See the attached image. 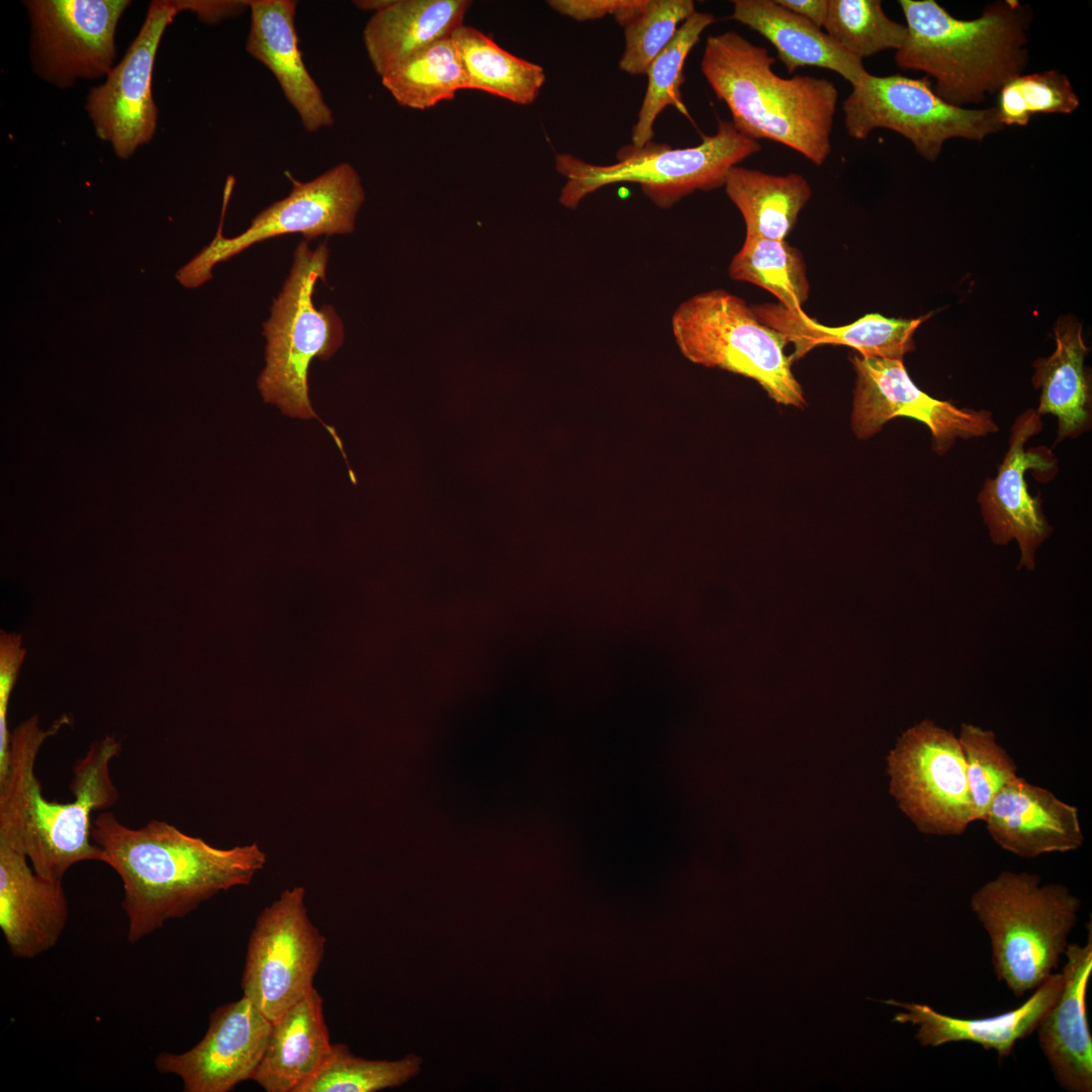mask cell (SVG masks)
Segmentation results:
<instances>
[{
	"instance_id": "cell-20",
	"label": "cell",
	"mask_w": 1092,
	"mask_h": 1092,
	"mask_svg": "<svg viewBox=\"0 0 1092 1092\" xmlns=\"http://www.w3.org/2000/svg\"><path fill=\"white\" fill-rule=\"evenodd\" d=\"M1064 954L1062 991L1035 1029L1058 1084L1069 1092H1091L1092 1035L1086 1008L1092 973L1091 924L1087 942L1068 944Z\"/></svg>"
},
{
	"instance_id": "cell-6",
	"label": "cell",
	"mask_w": 1092,
	"mask_h": 1092,
	"mask_svg": "<svg viewBox=\"0 0 1092 1092\" xmlns=\"http://www.w3.org/2000/svg\"><path fill=\"white\" fill-rule=\"evenodd\" d=\"M329 257L326 243L310 250L306 241L300 242L294 250L288 277L273 299L270 317L263 323L266 364L258 378V388L265 402L303 420L321 421L308 396L310 362L315 357L331 358L345 338L343 323L335 308L331 304L315 307L313 303L316 282H326ZM321 423L343 450L334 429Z\"/></svg>"
},
{
	"instance_id": "cell-16",
	"label": "cell",
	"mask_w": 1092,
	"mask_h": 1092,
	"mask_svg": "<svg viewBox=\"0 0 1092 1092\" xmlns=\"http://www.w3.org/2000/svg\"><path fill=\"white\" fill-rule=\"evenodd\" d=\"M1040 415L1034 408L1020 414L1011 427L1008 449L998 466L997 475L987 478L978 496L983 521L992 542L1007 545L1017 542L1018 568L1033 570L1037 549L1053 529L1041 508L1039 494L1031 496L1025 472L1036 469L1048 478L1057 471V459L1045 447L1025 450L1027 441L1042 430Z\"/></svg>"
},
{
	"instance_id": "cell-35",
	"label": "cell",
	"mask_w": 1092,
	"mask_h": 1092,
	"mask_svg": "<svg viewBox=\"0 0 1092 1092\" xmlns=\"http://www.w3.org/2000/svg\"><path fill=\"white\" fill-rule=\"evenodd\" d=\"M1079 104L1068 77L1058 70H1049L1009 80L999 90L996 109L1003 126H1025L1034 114H1069Z\"/></svg>"
},
{
	"instance_id": "cell-26",
	"label": "cell",
	"mask_w": 1092,
	"mask_h": 1092,
	"mask_svg": "<svg viewBox=\"0 0 1092 1092\" xmlns=\"http://www.w3.org/2000/svg\"><path fill=\"white\" fill-rule=\"evenodd\" d=\"M467 0H393L373 13L363 41L375 72L382 77L433 42L450 37L463 25Z\"/></svg>"
},
{
	"instance_id": "cell-19",
	"label": "cell",
	"mask_w": 1092,
	"mask_h": 1092,
	"mask_svg": "<svg viewBox=\"0 0 1092 1092\" xmlns=\"http://www.w3.org/2000/svg\"><path fill=\"white\" fill-rule=\"evenodd\" d=\"M983 821L999 846L1021 857L1076 850L1084 840L1078 809L1020 777L995 796Z\"/></svg>"
},
{
	"instance_id": "cell-3",
	"label": "cell",
	"mask_w": 1092,
	"mask_h": 1092,
	"mask_svg": "<svg viewBox=\"0 0 1092 1092\" xmlns=\"http://www.w3.org/2000/svg\"><path fill=\"white\" fill-rule=\"evenodd\" d=\"M768 51L735 31L709 35L701 71L743 135L782 144L821 166L831 153L838 101L824 78L774 72Z\"/></svg>"
},
{
	"instance_id": "cell-15",
	"label": "cell",
	"mask_w": 1092,
	"mask_h": 1092,
	"mask_svg": "<svg viewBox=\"0 0 1092 1092\" xmlns=\"http://www.w3.org/2000/svg\"><path fill=\"white\" fill-rule=\"evenodd\" d=\"M173 0L152 1L139 33L120 62L85 105L99 139L120 159L129 158L155 132L158 108L152 91L155 58L167 26L178 14Z\"/></svg>"
},
{
	"instance_id": "cell-30",
	"label": "cell",
	"mask_w": 1092,
	"mask_h": 1092,
	"mask_svg": "<svg viewBox=\"0 0 1092 1092\" xmlns=\"http://www.w3.org/2000/svg\"><path fill=\"white\" fill-rule=\"evenodd\" d=\"M381 81L399 105L420 110L451 100L459 90L467 89L461 58L451 36L405 59Z\"/></svg>"
},
{
	"instance_id": "cell-28",
	"label": "cell",
	"mask_w": 1092,
	"mask_h": 1092,
	"mask_svg": "<svg viewBox=\"0 0 1092 1092\" xmlns=\"http://www.w3.org/2000/svg\"><path fill=\"white\" fill-rule=\"evenodd\" d=\"M724 187L744 219L746 236L776 241H785L812 196L803 175H776L738 165L728 172Z\"/></svg>"
},
{
	"instance_id": "cell-8",
	"label": "cell",
	"mask_w": 1092,
	"mask_h": 1092,
	"mask_svg": "<svg viewBox=\"0 0 1092 1092\" xmlns=\"http://www.w3.org/2000/svg\"><path fill=\"white\" fill-rule=\"evenodd\" d=\"M674 340L693 363L756 381L779 404L803 408L802 385L785 352V337L762 324L742 298L722 289L694 295L671 317Z\"/></svg>"
},
{
	"instance_id": "cell-31",
	"label": "cell",
	"mask_w": 1092,
	"mask_h": 1092,
	"mask_svg": "<svg viewBox=\"0 0 1092 1092\" xmlns=\"http://www.w3.org/2000/svg\"><path fill=\"white\" fill-rule=\"evenodd\" d=\"M715 21L713 14L695 11L651 62L646 72L648 82L645 95L632 128V145L643 147L652 141L655 120L667 106H674L682 114L689 115L680 93L685 82L684 65L703 31Z\"/></svg>"
},
{
	"instance_id": "cell-42",
	"label": "cell",
	"mask_w": 1092,
	"mask_h": 1092,
	"mask_svg": "<svg viewBox=\"0 0 1092 1092\" xmlns=\"http://www.w3.org/2000/svg\"><path fill=\"white\" fill-rule=\"evenodd\" d=\"M393 0H357L353 4L365 11L378 12L392 3Z\"/></svg>"
},
{
	"instance_id": "cell-23",
	"label": "cell",
	"mask_w": 1092,
	"mask_h": 1092,
	"mask_svg": "<svg viewBox=\"0 0 1092 1092\" xmlns=\"http://www.w3.org/2000/svg\"><path fill=\"white\" fill-rule=\"evenodd\" d=\"M751 307L762 324L780 332L788 344H794L793 361L821 345L847 346L862 356L903 359L915 348V331L931 316L929 313L903 320L869 313L846 326L827 327L809 317L804 310L791 311L779 303Z\"/></svg>"
},
{
	"instance_id": "cell-5",
	"label": "cell",
	"mask_w": 1092,
	"mask_h": 1092,
	"mask_svg": "<svg viewBox=\"0 0 1092 1092\" xmlns=\"http://www.w3.org/2000/svg\"><path fill=\"white\" fill-rule=\"evenodd\" d=\"M1039 883L1035 874L1002 872L971 897L990 937L997 979L1017 997L1058 967L1081 905L1066 886Z\"/></svg>"
},
{
	"instance_id": "cell-32",
	"label": "cell",
	"mask_w": 1092,
	"mask_h": 1092,
	"mask_svg": "<svg viewBox=\"0 0 1092 1092\" xmlns=\"http://www.w3.org/2000/svg\"><path fill=\"white\" fill-rule=\"evenodd\" d=\"M737 281L757 285L774 294L791 311L803 310L810 284L802 253L786 241L745 236L728 268Z\"/></svg>"
},
{
	"instance_id": "cell-17",
	"label": "cell",
	"mask_w": 1092,
	"mask_h": 1092,
	"mask_svg": "<svg viewBox=\"0 0 1092 1092\" xmlns=\"http://www.w3.org/2000/svg\"><path fill=\"white\" fill-rule=\"evenodd\" d=\"M272 1021L246 996L217 1007L201 1040L154 1061L161 1074L177 1076L184 1092H229L253 1076L263 1058Z\"/></svg>"
},
{
	"instance_id": "cell-22",
	"label": "cell",
	"mask_w": 1092,
	"mask_h": 1092,
	"mask_svg": "<svg viewBox=\"0 0 1092 1092\" xmlns=\"http://www.w3.org/2000/svg\"><path fill=\"white\" fill-rule=\"evenodd\" d=\"M1062 987V973L1052 974L1019 1007L983 1018H958L920 1003H902L894 999L883 1002L907 1010L897 1013L893 1020L918 1025L915 1036L922 1046L936 1048L948 1042L970 1041L986 1050H994L1001 1060L1012 1053L1019 1039L1035 1030L1043 1014L1059 997Z\"/></svg>"
},
{
	"instance_id": "cell-37",
	"label": "cell",
	"mask_w": 1092,
	"mask_h": 1092,
	"mask_svg": "<svg viewBox=\"0 0 1092 1092\" xmlns=\"http://www.w3.org/2000/svg\"><path fill=\"white\" fill-rule=\"evenodd\" d=\"M958 738L964 752L975 821L984 820L995 796L1017 777V766L991 730L964 723Z\"/></svg>"
},
{
	"instance_id": "cell-21",
	"label": "cell",
	"mask_w": 1092,
	"mask_h": 1092,
	"mask_svg": "<svg viewBox=\"0 0 1092 1092\" xmlns=\"http://www.w3.org/2000/svg\"><path fill=\"white\" fill-rule=\"evenodd\" d=\"M251 24L246 50L277 79L308 132L331 126L334 116L308 73L298 48L296 2L248 0Z\"/></svg>"
},
{
	"instance_id": "cell-24",
	"label": "cell",
	"mask_w": 1092,
	"mask_h": 1092,
	"mask_svg": "<svg viewBox=\"0 0 1092 1092\" xmlns=\"http://www.w3.org/2000/svg\"><path fill=\"white\" fill-rule=\"evenodd\" d=\"M732 4L730 18L766 38L790 74L801 67H819L837 73L853 86L869 73L861 60L847 53L821 27L776 0H734Z\"/></svg>"
},
{
	"instance_id": "cell-18",
	"label": "cell",
	"mask_w": 1092,
	"mask_h": 1092,
	"mask_svg": "<svg viewBox=\"0 0 1092 1092\" xmlns=\"http://www.w3.org/2000/svg\"><path fill=\"white\" fill-rule=\"evenodd\" d=\"M28 858L0 843V928L14 958L54 947L69 919L63 880L37 874Z\"/></svg>"
},
{
	"instance_id": "cell-25",
	"label": "cell",
	"mask_w": 1092,
	"mask_h": 1092,
	"mask_svg": "<svg viewBox=\"0 0 1092 1092\" xmlns=\"http://www.w3.org/2000/svg\"><path fill=\"white\" fill-rule=\"evenodd\" d=\"M332 1045L323 998L313 988L272 1022L252 1081L267 1092H296L325 1062Z\"/></svg>"
},
{
	"instance_id": "cell-7",
	"label": "cell",
	"mask_w": 1092,
	"mask_h": 1092,
	"mask_svg": "<svg viewBox=\"0 0 1092 1092\" xmlns=\"http://www.w3.org/2000/svg\"><path fill=\"white\" fill-rule=\"evenodd\" d=\"M760 150L758 141L719 119L716 133L703 136L696 147L674 149L653 141L643 147L630 144L619 149L617 162L610 165L558 154L555 169L566 180L558 200L574 209L597 190L628 182L638 184L656 206L669 208L697 190L724 186L730 169Z\"/></svg>"
},
{
	"instance_id": "cell-29",
	"label": "cell",
	"mask_w": 1092,
	"mask_h": 1092,
	"mask_svg": "<svg viewBox=\"0 0 1092 1092\" xmlns=\"http://www.w3.org/2000/svg\"><path fill=\"white\" fill-rule=\"evenodd\" d=\"M451 37L461 58L467 89L484 91L521 105L537 99L546 80L541 66L504 50L472 26L461 25Z\"/></svg>"
},
{
	"instance_id": "cell-10",
	"label": "cell",
	"mask_w": 1092,
	"mask_h": 1092,
	"mask_svg": "<svg viewBox=\"0 0 1092 1092\" xmlns=\"http://www.w3.org/2000/svg\"><path fill=\"white\" fill-rule=\"evenodd\" d=\"M288 196L259 212L250 226L234 238L222 236V219L232 190L224 189L221 219L216 236L176 278L186 288L211 279L215 264L252 245L283 235L301 234L306 242L320 236L346 235L355 230L357 213L365 200L361 178L349 163L338 164L307 182L292 179Z\"/></svg>"
},
{
	"instance_id": "cell-14",
	"label": "cell",
	"mask_w": 1092,
	"mask_h": 1092,
	"mask_svg": "<svg viewBox=\"0 0 1092 1092\" xmlns=\"http://www.w3.org/2000/svg\"><path fill=\"white\" fill-rule=\"evenodd\" d=\"M35 72L59 87L107 76L115 59V30L130 1L30 0Z\"/></svg>"
},
{
	"instance_id": "cell-39",
	"label": "cell",
	"mask_w": 1092,
	"mask_h": 1092,
	"mask_svg": "<svg viewBox=\"0 0 1092 1092\" xmlns=\"http://www.w3.org/2000/svg\"><path fill=\"white\" fill-rule=\"evenodd\" d=\"M647 0H550L557 13L576 21H587L612 15L623 28L634 19Z\"/></svg>"
},
{
	"instance_id": "cell-13",
	"label": "cell",
	"mask_w": 1092,
	"mask_h": 1092,
	"mask_svg": "<svg viewBox=\"0 0 1092 1092\" xmlns=\"http://www.w3.org/2000/svg\"><path fill=\"white\" fill-rule=\"evenodd\" d=\"M850 361L856 375L850 423L860 440L875 436L896 417H908L929 429L932 451L941 456L958 439L985 437L999 430L991 412L961 408L919 389L903 359L855 354Z\"/></svg>"
},
{
	"instance_id": "cell-12",
	"label": "cell",
	"mask_w": 1092,
	"mask_h": 1092,
	"mask_svg": "<svg viewBox=\"0 0 1092 1092\" xmlns=\"http://www.w3.org/2000/svg\"><path fill=\"white\" fill-rule=\"evenodd\" d=\"M305 889L284 890L256 919L242 977L243 995L272 1022L309 993L326 938L310 920Z\"/></svg>"
},
{
	"instance_id": "cell-4",
	"label": "cell",
	"mask_w": 1092,
	"mask_h": 1092,
	"mask_svg": "<svg viewBox=\"0 0 1092 1092\" xmlns=\"http://www.w3.org/2000/svg\"><path fill=\"white\" fill-rule=\"evenodd\" d=\"M907 35L896 51L903 70L934 79V92L960 107L980 103L1023 74L1031 12L1018 1L991 4L974 19H959L935 0L898 1Z\"/></svg>"
},
{
	"instance_id": "cell-9",
	"label": "cell",
	"mask_w": 1092,
	"mask_h": 1092,
	"mask_svg": "<svg viewBox=\"0 0 1092 1092\" xmlns=\"http://www.w3.org/2000/svg\"><path fill=\"white\" fill-rule=\"evenodd\" d=\"M842 110L850 138L863 140L876 128H887L906 138L930 162L939 157L950 139L982 142L1004 128L996 107L952 105L934 92L926 76L915 79L868 73L852 86Z\"/></svg>"
},
{
	"instance_id": "cell-34",
	"label": "cell",
	"mask_w": 1092,
	"mask_h": 1092,
	"mask_svg": "<svg viewBox=\"0 0 1092 1092\" xmlns=\"http://www.w3.org/2000/svg\"><path fill=\"white\" fill-rule=\"evenodd\" d=\"M823 27L861 61L885 50H899L907 35L906 26L888 17L879 0H828Z\"/></svg>"
},
{
	"instance_id": "cell-33",
	"label": "cell",
	"mask_w": 1092,
	"mask_h": 1092,
	"mask_svg": "<svg viewBox=\"0 0 1092 1092\" xmlns=\"http://www.w3.org/2000/svg\"><path fill=\"white\" fill-rule=\"evenodd\" d=\"M422 1060L416 1055L396 1061L366 1060L346 1044L337 1043L317 1071L296 1092H373L400 1086L418 1075Z\"/></svg>"
},
{
	"instance_id": "cell-41",
	"label": "cell",
	"mask_w": 1092,
	"mask_h": 1092,
	"mask_svg": "<svg viewBox=\"0 0 1092 1092\" xmlns=\"http://www.w3.org/2000/svg\"><path fill=\"white\" fill-rule=\"evenodd\" d=\"M784 8L804 17L819 27H823L828 0H776Z\"/></svg>"
},
{
	"instance_id": "cell-38",
	"label": "cell",
	"mask_w": 1092,
	"mask_h": 1092,
	"mask_svg": "<svg viewBox=\"0 0 1092 1092\" xmlns=\"http://www.w3.org/2000/svg\"><path fill=\"white\" fill-rule=\"evenodd\" d=\"M25 655L21 635L1 631L0 635V778L7 768L10 733L7 710L10 694Z\"/></svg>"
},
{
	"instance_id": "cell-11",
	"label": "cell",
	"mask_w": 1092,
	"mask_h": 1092,
	"mask_svg": "<svg viewBox=\"0 0 1092 1092\" xmlns=\"http://www.w3.org/2000/svg\"><path fill=\"white\" fill-rule=\"evenodd\" d=\"M890 792L923 833L960 835L975 821L964 752L952 731L925 719L887 757Z\"/></svg>"
},
{
	"instance_id": "cell-40",
	"label": "cell",
	"mask_w": 1092,
	"mask_h": 1092,
	"mask_svg": "<svg viewBox=\"0 0 1092 1092\" xmlns=\"http://www.w3.org/2000/svg\"><path fill=\"white\" fill-rule=\"evenodd\" d=\"M178 12L195 13L201 21L215 23L237 16L249 8V1L173 0Z\"/></svg>"
},
{
	"instance_id": "cell-1",
	"label": "cell",
	"mask_w": 1092,
	"mask_h": 1092,
	"mask_svg": "<svg viewBox=\"0 0 1092 1092\" xmlns=\"http://www.w3.org/2000/svg\"><path fill=\"white\" fill-rule=\"evenodd\" d=\"M92 840L121 880L130 943L220 892L249 885L267 860L257 843L218 848L166 821L132 828L111 812L93 820Z\"/></svg>"
},
{
	"instance_id": "cell-36",
	"label": "cell",
	"mask_w": 1092,
	"mask_h": 1092,
	"mask_svg": "<svg viewBox=\"0 0 1092 1092\" xmlns=\"http://www.w3.org/2000/svg\"><path fill=\"white\" fill-rule=\"evenodd\" d=\"M695 11L692 0H647L639 14L624 27L625 49L619 68L631 75L646 74L679 24Z\"/></svg>"
},
{
	"instance_id": "cell-27",
	"label": "cell",
	"mask_w": 1092,
	"mask_h": 1092,
	"mask_svg": "<svg viewBox=\"0 0 1092 1092\" xmlns=\"http://www.w3.org/2000/svg\"><path fill=\"white\" fill-rule=\"evenodd\" d=\"M1056 350L1033 362L1032 383L1040 389L1036 412L1058 420V442L1076 438L1091 427V394L1084 359L1088 349L1082 327L1071 318L1060 320L1056 330Z\"/></svg>"
},
{
	"instance_id": "cell-2",
	"label": "cell",
	"mask_w": 1092,
	"mask_h": 1092,
	"mask_svg": "<svg viewBox=\"0 0 1092 1092\" xmlns=\"http://www.w3.org/2000/svg\"><path fill=\"white\" fill-rule=\"evenodd\" d=\"M69 722L64 715L47 730L37 715L21 722L10 735L7 768L0 779V843L23 853L37 874L55 880H63L78 862L103 860L92 840V814L119 799L109 766L121 743L112 736L94 742L75 762L69 785L73 802L43 797L35 774L39 749Z\"/></svg>"
}]
</instances>
